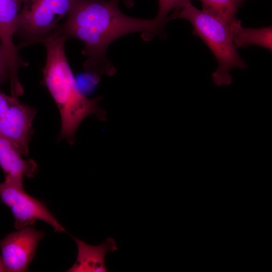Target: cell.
Returning a JSON list of instances; mask_svg holds the SVG:
<instances>
[{"instance_id": "6da1fadb", "label": "cell", "mask_w": 272, "mask_h": 272, "mask_svg": "<svg viewBox=\"0 0 272 272\" xmlns=\"http://www.w3.org/2000/svg\"><path fill=\"white\" fill-rule=\"evenodd\" d=\"M120 0H76L59 33L83 42L82 53L87 57L84 67L100 78L112 75L116 70L106 57V50L113 41L123 35L141 32L146 41L162 32L164 26L154 19L127 16L119 9Z\"/></svg>"}, {"instance_id": "7a4b0ae2", "label": "cell", "mask_w": 272, "mask_h": 272, "mask_svg": "<svg viewBox=\"0 0 272 272\" xmlns=\"http://www.w3.org/2000/svg\"><path fill=\"white\" fill-rule=\"evenodd\" d=\"M67 37L58 34L43 43L46 60L43 69V82L55 102L61 117L59 139L70 144L75 141L79 125L86 117L95 114L101 120L105 112L98 106L100 98L89 99L78 88L64 50Z\"/></svg>"}, {"instance_id": "3957f363", "label": "cell", "mask_w": 272, "mask_h": 272, "mask_svg": "<svg viewBox=\"0 0 272 272\" xmlns=\"http://www.w3.org/2000/svg\"><path fill=\"white\" fill-rule=\"evenodd\" d=\"M180 18L188 21L193 32L207 45L218 62L212 79L217 86L231 85L233 78L230 72L234 69L244 70L247 65L239 55L233 43L228 26L217 17L193 6L191 2L169 16V20Z\"/></svg>"}, {"instance_id": "277c9868", "label": "cell", "mask_w": 272, "mask_h": 272, "mask_svg": "<svg viewBox=\"0 0 272 272\" xmlns=\"http://www.w3.org/2000/svg\"><path fill=\"white\" fill-rule=\"evenodd\" d=\"M76 0H25L18 15L15 34L17 49L43 43L59 33Z\"/></svg>"}, {"instance_id": "5b68a950", "label": "cell", "mask_w": 272, "mask_h": 272, "mask_svg": "<svg viewBox=\"0 0 272 272\" xmlns=\"http://www.w3.org/2000/svg\"><path fill=\"white\" fill-rule=\"evenodd\" d=\"M0 198L11 210L17 230L31 226L39 220L50 225L56 232H66L46 206L27 194L23 187L4 181L0 183Z\"/></svg>"}, {"instance_id": "8992f818", "label": "cell", "mask_w": 272, "mask_h": 272, "mask_svg": "<svg viewBox=\"0 0 272 272\" xmlns=\"http://www.w3.org/2000/svg\"><path fill=\"white\" fill-rule=\"evenodd\" d=\"M44 234L42 231L27 226L7 234L0 241L1 255L7 271H28Z\"/></svg>"}, {"instance_id": "52a82bcc", "label": "cell", "mask_w": 272, "mask_h": 272, "mask_svg": "<svg viewBox=\"0 0 272 272\" xmlns=\"http://www.w3.org/2000/svg\"><path fill=\"white\" fill-rule=\"evenodd\" d=\"M36 110L17 99L0 117V137L10 142L23 157L29 154Z\"/></svg>"}, {"instance_id": "ba28073f", "label": "cell", "mask_w": 272, "mask_h": 272, "mask_svg": "<svg viewBox=\"0 0 272 272\" xmlns=\"http://www.w3.org/2000/svg\"><path fill=\"white\" fill-rule=\"evenodd\" d=\"M0 166L5 181L23 187V178H32L38 172V165L33 159L25 160L8 141L0 137Z\"/></svg>"}, {"instance_id": "9c48e42d", "label": "cell", "mask_w": 272, "mask_h": 272, "mask_svg": "<svg viewBox=\"0 0 272 272\" xmlns=\"http://www.w3.org/2000/svg\"><path fill=\"white\" fill-rule=\"evenodd\" d=\"M78 248L77 260L68 272H107L105 264L106 254L118 250L116 243L111 237L97 246L91 245L83 240L73 237Z\"/></svg>"}, {"instance_id": "30bf717a", "label": "cell", "mask_w": 272, "mask_h": 272, "mask_svg": "<svg viewBox=\"0 0 272 272\" xmlns=\"http://www.w3.org/2000/svg\"><path fill=\"white\" fill-rule=\"evenodd\" d=\"M25 0H0V43L10 62L19 55L14 37L18 15Z\"/></svg>"}, {"instance_id": "8fae6325", "label": "cell", "mask_w": 272, "mask_h": 272, "mask_svg": "<svg viewBox=\"0 0 272 272\" xmlns=\"http://www.w3.org/2000/svg\"><path fill=\"white\" fill-rule=\"evenodd\" d=\"M233 44L238 48L252 45L272 50V27L247 28L242 26L241 22L236 19L229 27Z\"/></svg>"}, {"instance_id": "7c38bea8", "label": "cell", "mask_w": 272, "mask_h": 272, "mask_svg": "<svg viewBox=\"0 0 272 272\" xmlns=\"http://www.w3.org/2000/svg\"><path fill=\"white\" fill-rule=\"evenodd\" d=\"M202 10L217 17L228 27L236 19L237 11L245 0H199Z\"/></svg>"}, {"instance_id": "4fadbf2b", "label": "cell", "mask_w": 272, "mask_h": 272, "mask_svg": "<svg viewBox=\"0 0 272 272\" xmlns=\"http://www.w3.org/2000/svg\"><path fill=\"white\" fill-rule=\"evenodd\" d=\"M190 2V0H158V12L155 18L165 26L169 21L168 14L170 12L181 9Z\"/></svg>"}, {"instance_id": "5bb4252c", "label": "cell", "mask_w": 272, "mask_h": 272, "mask_svg": "<svg viewBox=\"0 0 272 272\" xmlns=\"http://www.w3.org/2000/svg\"><path fill=\"white\" fill-rule=\"evenodd\" d=\"M9 77V67L7 58L0 43V85Z\"/></svg>"}, {"instance_id": "9a60e30c", "label": "cell", "mask_w": 272, "mask_h": 272, "mask_svg": "<svg viewBox=\"0 0 272 272\" xmlns=\"http://www.w3.org/2000/svg\"><path fill=\"white\" fill-rule=\"evenodd\" d=\"M18 98L12 95L9 96L0 90V117L5 113L10 107Z\"/></svg>"}, {"instance_id": "2e32d148", "label": "cell", "mask_w": 272, "mask_h": 272, "mask_svg": "<svg viewBox=\"0 0 272 272\" xmlns=\"http://www.w3.org/2000/svg\"><path fill=\"white\" fill-rule=\"evenodd\" d=\"M7 271V269L2 255H0V272Z\"/></svg>"}, {"instance_id": "e0dca14e", "label": "cell", "mask_w": 272, "mask_h": 272, "mask_svg": "<svg viewBox=\"0 0 272 272\" xmlns=\"http://www.w3.org/2000/svg\"><path fill=\"white\" fill-rule=\"evenodd\" d=\"M128 8L132 7L134 4L135 0H120Z\"/></svg>"}]
</instances>
